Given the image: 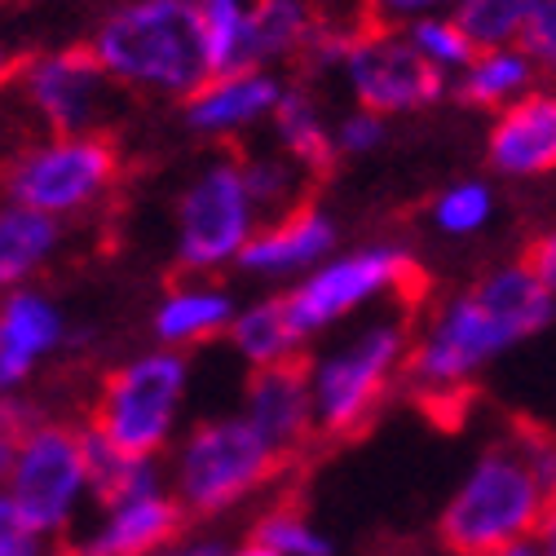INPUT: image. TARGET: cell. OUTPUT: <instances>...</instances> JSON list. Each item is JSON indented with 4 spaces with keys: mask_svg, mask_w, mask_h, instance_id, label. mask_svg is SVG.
Instances as JSON below:
<instances>
[{
    "mask_svg": "<svg viewBox=\"0 0 556 556\" xmlns=\"http://www.w3.org/2000/svg\"><path fill=\"white\" fill-rule=\"evenodd\" d=\"M119 168V151L102 132L53 137V142H40L5 164V194L10 203L66 222L98 207L115 190Z\"/></svg>",
    "mask_w": 556,
    "mask_h": 556,
    "instance_id": "obj_9",
    "label": "cell"
},
{
    "mask_svg": "<svg viewBox=\"0 0 556 556\" xmlns=\"http://www.w3.org/2000/svg\"><path fill=\"white\" fill-rule=\"evenodd\" d=\"M521 261L543 278V283H547L552 292H556V226H552V230H543V235L521 252Z\"/></svg>",
    "mask_w": 556,
    "mask_h": 556,
    "instance_id": "obj_36",
    "label": "cell"
},
{
    "mask_svg": "<svg viewBox=\"0 0 556 556\" xmlns=\"http://www.w3.org/2000/svg\"><path fill=\"white\" fill-rule=\"evenodd\" d=\"M239 305L222 283H203V278H190V283H173L155 314H151V336L164 344V350H199V344L217 340L230 331Z\"/></svg>",
    "mask_w": 556,
    "mask_h": 556,
    "instance_id": "obj_19",
    "label": "cell"
},
{
    "mask_svg": "<svg viewBox=\"0 0 556 556\" xmlns=\"http://www.w3.org/2000/svg\"><path fill=\"white\" fill-rule=\"evenodd\" d=\"M331 248H336V222L323 207L305 203L288 217L265 222L235 269L243 278H256V283H288V278L296 283V278H305L331 256Z\"/></svg>",
    "mask_w": 556,
    "mask_h": 556,
    "instance_id": "obj_15",
    "label": "cell"
},
{
    "mask_svg": "<svg viewBox=\"0 0 556 556\" xmlns=\"http://www.w3.org/2000/svg\"><path fill=\"white\" fill-rule=\"evenodd\" d=\"M288 468L243 415H217L186 429V438L173 451V500L186 508V517H222L252 500L256 491Z\"/></svg>",
    "mask_w": 556,
    "mask_h": 556,
    "instance_id": "obj_5",
    "label": "cell"
},
{
    "mask_svg": "<svg viewBox=\"0 0 556 556\" xmlns=\"http://www.w3.org/2000/svg\"><path fill=\"white\" fill-rule=\"evenodd\" d=\"M534 543H539L543 556H556V504H547V513H543V521L534 530Z\"/></svg>",
    "mask_w": 556,
    "mask_h": 556,
    "instance_id": "obj_39",
    "label": "cell"
},
{
    "mask_svg": "<svg viewBox=\"0 0 556 556\" xmlns=\"http://www.w3.org/2000/svg\"><path fill=\"white\" fill-rule=\"evenodd\" d=\"M93 53L115 85L168 98H190L213 76L194 0H132L102 23Z\"/></svg>",
    "mask_w": 556,
    "mask_h": 556,
    "instance_id": "obj_2",
    "label": "cell"
},
{
    "mask_svg": "<svg viewBox=\"0 0 556 556\" xmlns=\"http://www.w3.org/2000/svg\"><path fill=\"white\" fill-rule=\"evenodd\" d=\"M425 292H429L425 288V269L406 248L367 243V248H354V252L327 256L318 269L296 278L283 296H288L292 323L309 340L318 331H331L344 318H354L371 301L393 296V301H402L410 309Z\"/></svg>",
    "mask_w": 556,
    "mask_h": 556,
    "instance_id": "obj_7",
    "label": "cell"
},
{
    "mask_svg": "<svg viewBox=\"0 0 556 556\" xmlns=\"http://www.w3.org/2000/svg\"><path fill=\"white\" fill-rule=\"evenodd\" d=\"M547 513V495L526 464L517 438L491 442L438 517V543L451 556H491L521 539H534Z\"/></svg>",
    "mask_w": 556,
    "mask_h": 556,
    "instance_id": "obj_3",
    "label": "cell"
},
{
    "mask_svg": "<svg viewBox=\"0 0 556 556\" xmlns=\"http://www.w3.org/2000/svg\"><path fill=\"white\" fill-rule=\"evenodd\" d=\"M186 389H190V363L181 350H164L160 344V350L132 354L128 363L106 371L89 429H98L124 455L160 459L177 438Z\"/></svg>",
    "mask_w": 556,
    "mask_h": 556,
    "instance_id": "obj_6",
    "label": "cell"
},
{
    "mask_svg": "<svg viewBox=\"0 0 556 556\" xmlns=\"http://www.w3.org/2000/svg\"><path fill=\"white\" fill-rule=\"evenodd\" d=\"M0 556H49V539L27 526L10 491H0Z\"/></svg>",
    "mask_w": 556,
    "mask_h": 556,
    "instance_id": "obj_32",
    "label": "cell"
},
{
    "mask_svg": "<svg viewBox=\"0 0 556 556\" xmlns=\"http://www.w3.org/2000/svg\"><path fill=\"white\" fill-rule=\"evenodd\" d=\"M10 500L27 517L31 530L45 539H58L76 521L80 504L89 500V464H85V433L58 420H40L18 451Z\"/></svg>",
    "mask_w": 556,
    "mask_h": 556,
    "instance_id": "obj_10",
    "label": "cell"
},
{
    "mask_svg": "<svg viewBox=\"0 0 556 556\" xmlns=\"http://www.w3.org/2000/svg\"><path fill=\"white\" fill-rule=\"evenodd\" d=\"M491 207H495V199L481 181H459V186H451L433 199V226L442 235L464 239V235H477L485 222H491Z\"/></svg>",
    "mask_w": 556,
    "mask_h": 556,
    "instance_id": "obj_30",
    "label": "cell"
},
{
    "mask_svg": "<svg viewBox=\"0 0 556 556\" xmlns=\"http://www.w3.org/2000/svg\"><path fill=\"white\" fill-rule=\"evenodd\" d=\"M283 85L269 72H230V76H207L190 98H186V124L203 137H235L239 128L269 119Z\"/></svg>",
    "mask_w": 556,
    "mask_h": 556,
    "instance_id": "obj_18",
    "label": "cell"
},
{
    "mask_svg": "<svg viewBox=\"0 0 556 556\" xmlns=\"http://www.w3.org/2000/svg\"><path fill=\"white\" fill-rule=\"evenodd\" d=\"M203 18V40H207V62L213 76L230 72H256L252 62V18L261 0H194Z\"/></svg>",
    "mask_w": 556,
    "mask_h": 556,
    "instance_id": "obj_24",
    "label": "cell"
},
{
    "mask_svg": "<svg viewBox=\"0 0 556 556\" xmlns=\"http://www.w3.org/2000/svg\"><path fill=\"white\" fill-rule=\"evenodd\" d=\"M226 340H230V350L248 363V371L301 363V350H305V336L292 323L288 296H261L252 305H239Z\"/></svg>",
    "mask_w": 556,
    "mask_h": 556,
    "instance_id": "obj_21",
    "label": "cell"
},
{
    "mask_svg": "<svg viewBox=\"0 0 556 556\" xmlns=\"http://www.w3.org/2000/svg\"><path fill=\"white\" fill-rule=\"evenodd\" d=\"M530 85V58L521 49H481L464 72L455 98L468 106H513V98Z\"/></svg>",
    "mask_w": 556,
    "mask_h": 556,
    "instance_id": "obj_26",
    "label": "cell"
},
{
    "mask_svg": "<svg viewBox=\"0 0 556 556\" xmlns=\"http://www.w3.org/2000/svg\"><path fill=\"white\" fill-rule=\"evenodd\" d=\"M85 433V464H89V500L98 508H115L142 495H160L164 491V468L160 459H142V455H124L115 451L98 429H80Z\"/></svg>",
    "mask_w": 556,
    "mask_h": 556,
    "instance_id": "obj_22",
    "label": "cell"
},
{
    "mask_svg": "<svg viewBox=\"0 0 556 556\" xmlns=\"http://www.w3.org/2000/svg\"><path fill=\"white\" fill-rule=\"evenodd\" d=\"M513 438H517L526 464L534 468V477H539V485H543L547 504H556V433L534 429V425H513Z\"/></svg>",
    "mask_w": 556,
    "mask_h": 556,
    "instance_id": "obj_31",
    "label": "cell"
},
{
    "mask_svg": "<svg viewBox=\"0 0 556 556\" xmlns=\"http://www.w3.org/2000/svg\"><path fill=\"white\" fill-rule=\"evenodd\" d=\"M530 336L534 331L513 309L472 283L468 292H455L446 305H438L425 331H415L402 384L425 415L451 425L468 406V389L477 384V376Z\"/></svg>",
    "mask_w": 556,
    "mask_h": 556,
    "instance_id": "obj_1",
    "label": "cell"
},
{
    "mask_svg": "<svg viewBox=\"0 0 556 556\" xmlns=\"http://www.w3.org/2000/svg\"><path fill=\"white\" fill-rule=\"evenodd\" d=\"M18 451H23V438H18L14 429L0 425V485H10L14 464H18Z\"/></svg>",
    "mask_w": 556,
    "mask_h": 556,
    "instance_id": "obj_37",
    "label": "cell"
},
{
    "mask_svg": "<svg viewBox=\"0 0 556 556\" xmlns=\"http://www.w3.org/2000/svg\"><path fill=\"white\" fill-rule=\"evenodd\" d=\"M410 318L389 314L354 336L331 344L327 354L309 358V389L318 410V438L350 442L371 429L380 406L389 402L393 384H402L406 358H410Z\"/></svg>",
    "mask_w": 556,
    "mask_h": 556,
    "instance_id": "obj_4",
    "label": "cell"
},
{
    "mask_svg": "<svg viewBox=\"0 0 556 556\" xmlns=\"http://www.w3.org/2000/svg\"><path fill=\"white\" fill-rule=\"evenodd\" d=\"M243 164V181L252 190V203L261 222H278L309 203L314 194V177L292 160V155H261V160H239Z\"/></svg>",
    "mask_w": 556,
    "mask_h": 556,
    "instance_id": "obj_25",
    "label": "cell"
},
{
    "mask_svg": "<svg viewBox=\"0 0 556 556\" xmlns=\"http://www.w3.org/2000/svg\"><path fill=\"white\" fill-rule=\"evenodd\" d=\"M485 160L504 177H547L556 173V93H530L500 111Z\"/></svg>",
    "mask_w": 556,
    "mask_h": 556,
    "instance_id": "obj_16",
    "label": "cell"
},
{
    "mask_svg": "<svg viewBox=\"0 0 556 556\" xmlns=\"http://www.w3.org/2000/svg\"><path fill=\"white\" fill-rule=\"evenodd\" d=\"M186 526V508L173 495H142L115 508H102V521L85 534L72 556H155L177 543Z\"/></svg>",
    "mask_w": 556,
    "mask_h": 556,
    "instance_id": "obj_17",
    "label": "cell"
},
{
    "mask_svg": "<svg viewBox=\"0 0 556 556\" xmlns=\"http://www.w3.org/2000/svg\"><path fill=\"white\" fill-rule=\"evenodd\" d=\"M222 556H278V552H269V547H261L256 539H248V543H239V547H226Z\"/></svg>",
    "mask_w": 556,
    "mask_h": 556,
    "instance_id": "obj_41",
    "label": "cell"
},
{
    "mask_svg": "<svg viewBox=\"0 0 556 556\" xmlns=\"http://www.w3.org/2000/svg\"><path fill=\"white\" fill-rule=\"evenodd\" d=\"M106 85H111V72L93 53V45L31 58L23 72V93L53 137L98 132L106 111Z\"/></svg>",
    "mask_w": 556,
    "mask_h": 556,
    "instance_id": "obj_12",
    "label": "cell"
},
{
    "mask_svg": "<svg viewBox=\"0 0 556 556\" xmlns=\"http://www.w3.org/2000/svg\"><path fill=\"white\" fill-rule=\"evenodd\" d=\"M62 248L66 226L58 217L23 203H0V296L31 288V278L45 274Z\"/></svg>",
    "mask_w": 556,
    "mask_h": 556,
    "instance_id": "obj_20",
    "label": "cell"
},
{
    "mask_svg": "<svg viewBox=\"0 0 556 556\" xmlns=\"http://www.w3.org/2000/svg\"><path fill=\"white\" fill-rule=\"evenodd\" d=\"M243 420L283 455L296 459L318 438V410L309 389V363H283V367H261L248 371L243 384Z\"/></svg>",
    "mask_w": 556,
    "mask_h": 556,
    "instance_id": "obj_13",
    "label": "cell"
},
{
    "mask_svg": "<svg viewBox=\"0 0 556 556\" xmlns=\"http://www.w3.org/2000/svg\"><path fill=\"white\" fill-rule=\"evenodd\" d=\"M517 49H521L530 62H539V66H547V72H556V0H539V10L530 14V23H526L521 36H517Z\"/></svg>",
    "mask_w": 556,
    "mask_h": 556,
    "instance_id": "obj_33",
    "label": "cell"
},
{
    "mask_svg": "<svg viewBox=\"0 0 556 556\" xmlns=\"http://www.w3.org/2000/svg\"><path fill=\"white\" fill-rule=\"evenodd\" d=\"M274 137H278V151L292 155L314 181L331 177L340 151H336V128L323 124V111L318 102L305 93V89H283L274 106Z\"/></svg>",
    "mask_w": 556,
    "mask_h": 556,
    "instance_id": "obj_23",
    "label": "cell"
},
{
    "mask_svg": "<svg viewBox=\"0 0 556 556\" xmlns=\"http://www.w3.org/2000/svg\"><path fill=\"white\" fill-rule=\"evenodd\" d=\"M446 5H459V0H363V27H393L397 23H415V18H429Z\"/></svg>",
    "mask_w": 556,
    "mask_h": 556,
    "instance_id": "obj_34",
    "label": "cell"
},
{
    "mask_svg": "<svg viewBox=\"0 0 556 556\" xmlns=\"http://www.w3.org/2000/svg\"><path fill=\"white\" fill-rule=\"evenodd\" d=\"M406 36L415 40V49H420L429 62H438L442 72H451V66H459V72H468V66L477 62V45L468 40V31L455 23V18H438V14H429V18H415L410 27H406Z\"/></svg>",
    "mask_w": 556,
    "mask_h": 556,
    "instance_id": "obj_29",
    "label": "cell"
},
{
    "mask_svg": "<svg viewBox=\"0 0 556 556\" xmlns=\"http://www.w3.org/2000/svg\"><path fill=\"white\" fill-rule=\"evenodd\" d=\"M248 539H256L261 547H269L278 556H336V543L292 504H278V508L261 513L252 521Z\"/></svg>",
    "mask_w": 556,
    "mask_h": 556,
    "instance_id": "obj_28",
    "label": "cell"
},
{
    "mask_svg": "<svg viewBox=\"0 0 556 556\" xmlns=\"http://www.w3.org/2000/svg\"><path fill=\"white\" fill-rule=\"evenodd\" d=\"M27 62H31V58H14V53H5V49H0V89H5L10 80H23Z\"/></svg>",
    "mask_w": 556,
    "mask_h": 556,
    "instance_id": "obj_40",
    "label": "cell"
},
{
    "mask_svg": "<svg viewBox=\"0 0 556 556\" xmlns=\"http://www.w3.org/2000/svg\"><path fill=\"white\" fill-rule=\"evenodd\" d=\"M491 556H543V552H539V543H534V539H521V543L500 547V552H491Z\"/></svg>",
    "mask_w": 556,
    "mask_h": 556,
    "instance_id": "obj_42",
    "label": "cell"
},
{
    "mask_svg": "<svg viewBox=\"0 0 556 556\" xmlns=\"http://www.w3.org/2000/svg\"><path fill=\"white\" fill-rule=\"evenodd\" d=\"M222 552H226V543H217V539H186V543L177 539L155 556H222Z\"/></svg>",
    "mask_w": 556,
    "mask_h": 556,
    "instance_id": "obj_38",
    "label": "cell"
},
{
    "mask_svg": "<svg viewBox=\"0 0 556 556\" xmlns=\"http://www.w3.org/2000/svg\"><path fill=\"white\" fill-rule=\"evenodd\" d=\"M72 327L53 296L18 288L0 296V393H23L40 363L66 350Z\"/></svg>",
    "mask_w": 556,
    "mask_h": 556,
    "instance_id": "obj_14",
    "label": "cell"
},
{
    "mask_svg": "<svg viewBox=\"0 0 556 556\" xmlns=\"http://www.w3.org/2000/svg\"><path fill=\"white\" fill-rule=\"evenodd\" d=\"M261 213L252 203V190L243 181L239 160H213L203 164L177 194V235H173V261L190 278H207L217 269L239 265L248 243L261 230Z\"/></svg>",
    "mask_w": 556,
    "mask_h": 556,
    "instance_id": "obj_8",
    "label": "cell"
},
{
    "mask_svg": "<svg viewBox=\"0 0 556 556\" xmlns=\"http://www.w3.org/2000/svg\"><path fill=\"white\" fill-rule=\"evenodd\" d=\"M354 27L358 31L350 58H344V76H350L363 111L406 115L433 106L446 93V72L415 49L410 36H397L393 27Z\"/></svg>",
    "mask_w": 556,
    "mask_h": 556,
    "instance_id": "obj_11",
    "label": "cell"
},
{
    "mask_svg": "<svg viewBox=\"0 0 556 556\" xmlns=\"http://www.w3.org/2000/svg\"><path fill=\"white\" fill-rule=\"evenodd\" d=\"M534 10H539V0H459L455 23L468 31L477 49H504L508 40L521 36Z\"/></svg>",
    "mask_w": 556,
    "mask_h": 556,
    "instance_id": "obj_27",
    "label": "cell"
},
{
    "mask_svg": "<svg viewBox=\"0 0 556 556\" xmlns=\"http://www.w3.org/2000/svg\"><path fill=\"white\" fill-rule=\"evenodd\" d=\"M380 142H384V115H376V111L358 106V115H344L336 124V151L340 155H367Z\"/></svg>",
    "mask_w": 556,
    "mask_h": 556,
    "instance_id": "obj_35",
    "label": "cell"
}]
</instances>
